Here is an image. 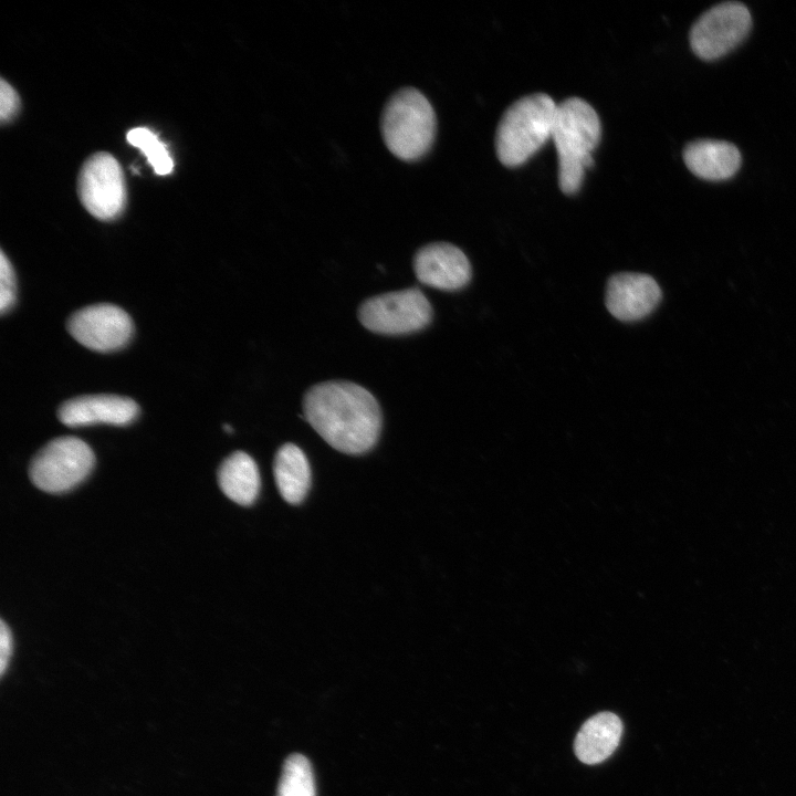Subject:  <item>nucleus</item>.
<instances>
[{
  "mask_svg": "<svg viewBox=\"0 0 796 796\" xmlns=\"http://www.w3.org/2000/svg\"><path fill=\"white\" fill-rule=\"evenodd\" d=\"M303 413L313 429L334 449L362 454L377 442L381 411L364 387L345 380L323 381L303 397Z\"/></svg>",
  "mask_w": 796,
  "mask_h": 796,
  "instance_id": "nucleus-1",
  "label": "nucleus"
},
{
  "mask_svg": "<svg viewBox=\"0 0 796 796\" xmlns=\"http://www.w3.org/2000/svg\"><path fill=\"white\" fill-rule=\"evenodd\" d=\"M600 121L596 111L579 97L557 104L552 139L558 157V185L564 193H575L585 169L593 165L591 153L599 143Z\"/></svg>",
  "mask_w": 796,
  "mask_h": 796,
  "instance_id": "nucleus-2",
  "label": "nucleus"
},
{
  "mask_svg": "<svg viewBox=\"0 0 796 796\" xmlns=\"http://www.w3.org/2000/svg\"><path fill=\"white\" fill-rule=\"evenodd\" d=\"M138 405L128 397L116 395H86L61 405L59 419L67 427L93 423L125 426L138 416Z\"/></svg>",
  "mask_w": 796,
  "mask_h": 796,
  "instance_id": "nucleus-12",
  "label": "nucleus"
},
{
  "mask_svg": "<svg viewBox=\"0 0 796 796\" xmlns=\"http://www.w3.org/2000/svg\"><path fill=\"white\" fill-rule=\"evenodd\" d=\"M77 190L85 209L97 219H115L125 209L127 195L123 169L108 153H96L84 163Z\"/></svg>",
  "mask_w": 796,
  "mask_h": 796,
  "instance_id": "nucleus-8",
  "label": "nucleus"
},
{
  "mask_svg": "<svg viewBox=\"0 0 796 796\" xmlns=\"http://www.w3.org/2000/svg\"><path fill=\"white\" fill-rule=\"evenodd\" d=\"M127 142L139 148L157 175H169L174 169L172 158L166 145L146 127H136L126 135Z\"/></svg>",
  "mask_w": 796,
  "mask_h": 796,
  "instance_id": "nucleus-18",
  "label": "nucleus"
},
{
  "mask_svg": "<svg viewBox=\"0 0 796 796\" xmlns=\"http://www.w3.org/2000/svg\"><path fill=\"white\" fill-rule=\"evenodd\" d=\"M683 159L692 174L710 181L729 179L741 166L736 146L723 140L692 142L684 148Z\"/></svg>",
  "mask_w": 796,
  "mask_h": 796,
  "instance_id": "nucleus-13",
  "label": "nucleus"
},
{
  "mask_svg": "<svg viewBox=\"0 0 796 796\" xmlns=\"http://www.w3.org/2000/svg\"><path fill=\"white\" fill-rule=\"evenodd\" d=\"M67 331L90 349L112 352L127 344L132 337L133 322L123 308L100 303L76 311L69 318Z\"/></svg>",
  "mask_w": 796,
  "mask_h": 796,
  "instance_id": "nucleus-9",
  "label": "nucleus"
},
{
  "mask_svg": "<svg viewBox=\"0 0 796 796\" xmlns=\"http://www.w3.org/2000/svg\"><path fill=\"white\" fill-rule=\"evenodd\" d=\"M223 429H224L227 432H230V433L233 431L232 427H231L230 425H228V423H226V425L223 426Z\"/></svg>",
  "mask_w": 796,
  "mask_h": 796,
  "instance_id": "nucleus-22",
  "label": "nucleus"
},
{
  "mask_svg": "<svg viewBox=\"0 0 796 796\" xmlns=\"http://www.w3.org/2000/svg\"><path fill=\"white\" fill-rule=\"evenodd\" d=\"M622 734V723L615 713L600 712L589 718L578 731L574 750L585 764H598L617 748Z\"/></svg>",
  "mask_w": 796,
  "mask_h": 796,
  "instance_id": "nucleus-14",
  "label": "nucleus"
},
{
  "mask_svg": "<svg viewBox=\"0 0 796 796\" xmlns=\"http://www.w3.org/2000/svg\"><path fill=\"white\" fill-rule=\"evenodd\" d=\"M751 27L752 18L745 4L722 2L704 12L693 24L691 49L702 60L720 59L745 39Z\"/></svg>",
  "mask_w": 796,
  "mask_h": 796,
  "instance_id": "nucleus-7",
  "label": "nucleus"
},
{
  "mask_svg": "<svg viewBox=\"0 0 796 796\" xmlns=\"http://www.w3.org/2000/svg\"><path fill=\"white\" fill-rule=\"evenodd\" d=\"M357 315L370 332L400 335L426 327L432 318V307L421 290L410 287L366 300Z\"/></svg>",
  "mask_w": 796,
  "mask_h": 796,
  "instance_id": "nucleus-6",
  "label": "nucleus"
},
{
  "mask_svg": "<svg viewBox=\"0 0 796 796\" xmlns=\"http://www.w3.org/2000/svg\"><path fill=\"white\" fill-rule=\"evenodd\" d=\"M20 107V98L15 90L3 78L0 84V118L2 123L9 122Z\"/></svg>",
  "mask_w": 796,
  "mask_h": 796,
  "instance_id": "nucleus-20",
  "label": "nucleus"
},
{
  "mask_svg": "<svg viewBox=\"0 0 796 796\" xmlns=\"http://www.w3.org/2000/svg\"><path fill=\"white\" fill-rule=\"evenodd\" d=\"M557 104L544 93L523 96L503 114L495 133V151L507 167L524 164L549 138Z\"/></svg>",
  "mask_w": 796,
  "mask_h": 796,
  "instance_id": "nucleus-3",
  "label": "nucleus"
},
{
  "mask_svg": "<svg viewBox=\"0 0 796 796\" xmlns=\"http://www.w3.org/2000/svg\"><path fill=\"white\" fill-rule=\"evenodd\" d=\"M12 653V635L8 626L1 620L0 628V672L3 674Z\"/></svg>",
  "mask_w": 796,
  "mask_h": 796,
  "instance_id": "nucleus-21",
  "label": "nucleus"
},
{
  "mask_svg": "<svg viewBox=\"0 0 796 796\" xmlns=\"http://www.w3.org/2000/svg\"><path fill=\"white\" fill-rule=\"evenodd\" d=\"M417 279L431 287L453 291L465 286L471 279V265L467 255L447 242L429 243L413 258Z\"/></svg>",
  "mask_w": 796,
  "mask_h": 796,
  "instance_id": "nucleus-10",
  "label": "nucleus"
},
{
  "mask_svg": "<svg viewBox=\"0 0 796 796\" xmlns=\"http://www.w3.org/2000/svg\"><path fill=\"white\" fill-rule=\"evenodd\" d=\"M95 457L90 446L76 437H60L48 442L33 457L29 474L42 491L71 490L92 471Z\"/></svg>",
  "mask_w": 796,
  "mask_h": 796,
  "instance_id": "nucleus-5",
  "label": "nucleus"
},
{
  "mask_svg": "<svg viewBox=\"0 0 796 796\" xmlns=\"http://www.w3.org/2000/svg\"><path fill=\"white\" fill-rule=\"evenodd\" d=\"M15 275L13 268L3 252L0 256V311L4 314L15 302Z\"/></svg>",
  "mask_w": 796,
  "mask_h": 796,
  "instance_id": "nucleus-19",
  "label": "nucleus"
},
{
  "mask_svg": "<svg viewBox=\"0 0 796 796\" xmlns=\"http://www.w3.org/2000/svg\"><path fill=\"white\" fill-rule=\"evenodd\" d=\"M221 491L233 502L250 505L260 491V474L255 461L243 451H235L223 460L218 470Z\"/></svg>",
  "mask_w": 796,
  "mask_h": 796,
  "instance_id": "nucleus-16",
  "label": "nucleus"
},
{
  "mask_svg": "<svg viewBox=\"0 0 796 796\" xmlns=\"http://www.w3.org/2000/svg\"><path fill=\"white\" fill-rule=\"evenodd\" d=\"M273 474L279 492L287 503L298 504L304 500L311 484V469L297 446L285 443L276 451Z\"/></svg>",
  "mask_w": 796,
  "mask_h": 796,
  "instance_id": "nucleus-15",
  "label": "nucleus"
},
{
  "mask_svg": "<svg viewBox=\"0 0 796 796\" xmlns=\"http://www.w3.org/2000/svg\"><path fill=\"white\" fill-rule=\"evenodd\" d=\"M661 300L658 283L648 274L624 272L607 283L605 303L609 313L620 321H638L649 315Z\"/></svg>",
  "mask_w": 796,
  "mask_h": 796,
  "instance_id": "nucleus-11",
  "label": "nucleus"
},
{
  "mask_svg": "<svg viewBox=\"0 0 796 796\" xmlns=\"http://www.w3.org/2000/svg\"><path fill=\"white\" fill-rule=\"evenodd\" d=\"M276 796H315L314 776L306 757L293 754L286 758Z\"/></svg>",
  "mask_w": 796,
  "mask_h": 796,
  "instance_id": "nucleus-17",
  "label": "nucleus"
},
{
  "mask_svg": "<svg viewBox=\"0 0 796 796\" xmlns=\"http://www.w3.org/2000/svg\"><path fill=\"white\" fill-rule=\"evenodd\" d=\"M380 124L384 142L390 153L411 161L429 151L437 122L428 98L417 88L404 87L385 105Z\"/></svg>",
  "mask_w": 796,
  "mask_h": 796,
  "instance_id": "nucleus-4",
  "label": "nucleus"
}]
</instances>
